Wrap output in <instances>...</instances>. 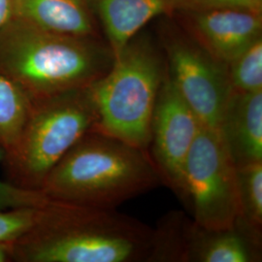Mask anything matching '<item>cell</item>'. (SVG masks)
Instances as JSON below:
<instances>
[{"label": "cell", "mask_w": 262, "mask_h": 262, "mask_svg": "<svg viewBox=\"0 0 262 262\" xmlns=\"http://www.w3.org/2000/svg\"><path fill=\"white\" fill-rule=\"evenodd\" d=\"M156 229L116 209L52 201L14 241L16 262H154Z\"/></svg>", "instance_id": "cell-1"}, {"label": "cell", "mask_w": 262, "mask_h": 262, "mask_svg": "<svg viewBox=\"0 0 262 262\" xmlns=\"http://www.w3.org/2000/svg\"><path fill=\"white\" fill-rule=\"evenodd\" d=\"M114 59L103 38L56 33L18 18L0 29V74L31 100L88 88Z\"/></svg>", "instance_id": "cell-2"}, {"label": "cell", "mask_w": 262, "mask_h": 262, "mask_svg": "<svg viewBox=\"0 0 262 262\" xmlns=\"http://www.w3.org/2000/svg\"><path fill=\"white\" fill-rule=\"evenodd\" d=\"M160 184L149 151L91 130L49 173L40 191L52 201L116 209Z\"/></svg>", "instance_id": "cell-3"}, {"label": "cell", "mask_w": 262, "mask_h": 262, "mask_svg": "<svg viewBox=\"0 0 262 262\" xmlns=\"http://www.w3.org/2000/svg\"><path fill=\"white\" fill-rule=\"evenodd\" d=\"M165 71L160 45L140 31L90 85L97 112L93 130L149 151L151 117Z\"/></svg>", "instance_id": "cell-4"}, {"label": "cell", "mask_w": 262, "mask_h": 262, "mask_svg": "<svg viewBox=\"0 0 262 262\" xmlns=\"http://www.w3.org/2000/svg\"><path fill=\"white\" fill-rule=\"evenodd\" d=\"M96 120L90 86L31 100L18 143L2 161L6 181L40 191L49 173L94 129Z\"/></svg>", "instance_id": "cell-5"}, {"label": "cell", "mask_w": 262, "mask_h": 262, "mask_svg": "<svg viewBox=\"0 0 262 262\" xmlns=\"http://www.w3.org/2000/svg\"><path fill=\"white\" fill-rule=\"evenodd\" d=\"M181 200L205 228H231L240 219L237 168L217 129L202 125L199 131L186 161Z\"/></svg>", "instance_id": "cell-6"}, {"label": "cell", "mask_w": 262, "mask_h": 262, "mask_svg": "<svg viewBox=\"0 0 262 262\" xmlns=\"http://www.w3.org/2000/svg\"><path fill=\"white\" fill-rule=\"evenodd\" d=\"M159 42L179 93L204 126L219 130L230 94L228 66L210 56L177 25L163 26Z\"/></svg>", "instance_id": "cell-7"}, {"label": "cell", "mask_w": 262, "mask_h": 262, "mask_svg": "<svg viewBox=\"0 0 262 262\" xmlns=\"http://www.w3.org/2000/svg\"><path fill=\"white\" fill-rule=\"evenodd\" d=\"M158 261H261V235L241 219L231 228L209 229L181 213L156 228Z\"/></svg>", "instance_id": "cell-8"}, {"label": "cell", "mask_w": 262, "mask_h": 262, "mask_svg": "<svg viewBox=\"0 0 262 262\" xmlns=\"http://www.w3.org/2000/svg\"><path fill=\"white\" fill-rule=\"evenodd\" d=\"M202 125L171 81L166 68L151 117L149 154L161 183L180 199L187 156Z\"/></svg>", "instance_id": "cell-9"}, {"label": "cell", "mask_w": 262, "mask_h": 262, "mask_svg": "<svg viewBox=\"0 0 262 262\" xmlns=\"http://www.w3.org/2000/svg\"><path fill=\"white\" fill-rule=\"evenodd\" d=\"M167 17L226 66L262 37L261 13L236 9L178 11Z\"/></svg>", "instance_id": "cell-10"}, {"label": "cell", "mask_w": 262, "mask_h": 262, "mask_svg": "<svg viewBox=\"0 0 262 262\" xmlns=\"http://www.w3.org/2000/svg\"><path fill=\"white\" fill-rule=\"evenodd\" d=\"M219 131L236 167L262 161V91L230 93Z\"/></svg>", "instance_id": "cell-11"}, {"label": "cell", "mask_w": 262, "mask_h": 262, "mask_svg": "<svg viewBox=\"0 0 262 262\" xmlns=\"http://www.w3.org/2000/svg\"><path fill=\"white\" fill-rule=\"evenodd\" d=\"M15 18L56 33L104 39L89 0H16Z\"/></svg>", "instance_id": "cell-12"}, {"label": "cell", "mask_w": 262, "mask_h": 262, "mask_svg": "<svg viewBox=\"0 0 262 262\" xmlns=\"http://www.w3.org/2000/svg\"><path fill=\"white\" fill-rule=\"evenodd\" d=\"M89 3L115 57L150 20L166 15V0H89Z\"/></svg>", "instance_id": "cell-13"}, {"label": "cell", "mask_w": 262, "mask_h": 262, "mask_svg": "<svg viewBox=\"0 0 262 262\" xmlns=\"http://www.w3.org/2000/svg\"><path fill=\"white\" fill-rule=\"evenodd\" d=\"M31 99L19 85L0 74V146L5 156L16 147Z\"/></svg>", "instance_id": "cell-14"}, {"label": "cell", "mask_w": 262, "mask_h": 262, "mask_svg": "<svg viewBox=\"0 0 262 262\" xmlns=\"http://www.w3.org/2000/svg\"><path fill=\"white\" fill-rule=\"evenodd\" d=\"M236 168L240 219L253 231L262 234V161Z\"/></svg>", "instance_id": "cell-15"}, {"label": "cell", "mask_w": 262, "mask_h": 262, "mask_svg": "<svg viewBox=\"0 0 262 262\" xmlns=\"http://www.w3.org/2000/svg\"><path fill=\"white\" fill-rule=\"evenodd\" d=\"M228 80L230 93L262 91V37L228 64Z\"/></svg>", "instance_id": "cell-16"}, {"label": "cell", "mask_w": 262, "mask_h": 262, "mask_svg": "<svg viewBox=\"0 0 262 262\" xmlns=\"http://www.w3.org/2000/svg\"><path fill=\"white\" fill-rule=\"evenodd\" d=\"M45 206L0 209V241H16L26 234L37 223Z\"/></svg>", "instance_id": "cell-17"}, {"label": "cell", "mask_w": 262, "mask_h": 262, "mask_svg": "<svg viewBox=\"0 0 262 262\" xmlns=\"http://www.w3.org/2000/svg\"><path fill=\"white\" fill-rule=\"evenodd\" d=\"M236 9L262 14V0H166V15L178 11Z\"/></svg>", "instance_id": "cell-18"}, {"label": "cell", "mask_w": 262, "mask_h": 262, "mask_svg": "<svg viewBox=\"0 0 262 262\" xmlns=\"http://www.w3.org/2000/svg\"><path fill=\"white\" fill-rule=\"evenodd\" d=\"M5 158V150L0 146V162ZM50 202L41 191L17 187L9 182L0 180V209L26 207H43Z\"/></svg>", "instance_id": "cell-19"}, {"label": "cell", "mask_w": 262, "mask_h": 262, "mask_svg": "<svg viewBox=\"0 0 262 262\" xmlns=\"http://www.w3.org/2000/svg\"><path fill=\"white\" fill-rule=\"evenodd\" d=\"M16 0H0V29L15 18Z\"/></svg>", "instance_id": "cell-20"}, {"label": "cell", "mask_w": 262, "mask_h": 262, "mask_svg": "<svg viewBox=\"0 0 262 262\" xmlns=\"http://www.w3.org/2000/svg\"><path fill=\"white\" fill-rule=\"evenodd\" d=\"M14 241H0V262L13 261Z\"/></svg>", "instance_id": "cell-21"}]
</instances>
